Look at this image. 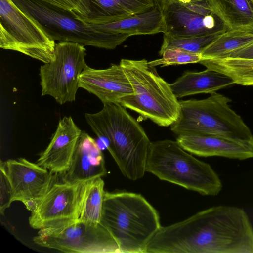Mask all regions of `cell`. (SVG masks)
<instances>
[{"mask_svg": "<svg viewBox=\"0 0 253 253\" xmlns=\"http://www.w3.org/2000/svg\"><path fill=\"white\" fill-rule=\"evenodd\" d=\"M221 34L188 38L175 37L164 34L163 43L159 53L161 55L167 49H176L201 54L203 50Z\"/></svg>", "mask_w": 253, "mask_h": 253, "instance_id": "d4e9b609", "label": "cell"}, {"mask_svg": "<svg viewBox=\"0 0 253 253\" xmlns=\"http://www.w3.org/2000/svg\"><path fill=\"white\" fill-rule=\"evenodd\" d=\"M177 141L166 139L151 143L146 172L203 195L215 196L222 182L208 163L187 152Z\"/></svg>", "mask_w": 253, "mask_h": 253, "instance_id": "5b68a950", "label": "cell"}, {"mask_svg": "<svg viewBox=\"0 0 253 253\" xmlns=\"http://www.w3.org/2000/svg\"><path fill=\"white\" fill-rule=\"evenodd\" d=\"M233 84L230 78L206 68L201 72H185L170 85L178 98L197 94H211Z\"/></svg>", "mask_w": 253, "mask_h": 253, "instance_id": "d6986e66", "label": "cell"}, {"mask_svg": "<svg viewBox=\"0 0 253 253\" xmlns=\"http://www.w3.org/2000/svg\"><path fill=\"white\" fill-rule=\"evenodd\" d=\"M148 248L152 253H253V227L243 209L213 206L161 226Z\"/></svg>", "mask_w": 253, "mask_h": 253, "instance_id": "6da1fadb", "label": "cell"}, {"mask_svg": "<svg viewBox=\"0 0 253 253\" xmlns=\"http://www.w3.org/2000/svg\"><path fill=\"white\" fill-rule=\"evenodd\" d=\"M56 43L33 18L11 0H0V47L16 51L46 63Z\"/></svg>", "mask_w": 253, "mask_h": 253, "instance_id": "9c48e42d", "label": "cell"}, {"mask_svg": "<svg viewBox=\"0 0 253 253\" xmlns=\"http://www.w3.org/2000/svg\"><path fill=\"white\" fill-rule=\"evenodd\" d=\"M0 212L3 215L5 210L13 202L11 186L4 167L0 163Z\"/></svg>", "mask_w": 253, "mask_h": 253, "instance_id": "83f0119b", "label": "cell"}, {"mask_svg": "<svg viewBox=\"0 0 253 253\" xmlns=\"http://www.w3.org/2000/svg\"><path fill=\"white\" fill-rule=\"evenodd\" d=\"M33 240L41 247L64 253H120L117 242L101 223L78 221L51 232L37 234Z\"/></svg>", "mask_w": 253, "mask_h": 253, "instance_id": "8fae6325", "label": "cell"}, {"mask_svg": "<svg viewBox=\"0 0 253 253\" xmlns=\"http://www.w3.org/2000/svg\"><path fill=\"white\" fill-rule=\"evenodd\" d=\"M86 55L84 46L77 43H56L51 59L40 68L42 96H51L60 105L74 101Z\"/></svg>", "mask_w": 253, "mask_h": 253, "instance_id": "30bf717a", "label": "cell"}, {"mask_svg": "<svg viewBox=\"0 0 253 253\" xmlns=\"http://www.w3.org/2000/svg\"><path fill=\"white\" fill-rule=\"evenodd\" d=\"M103 154L95 140L82 131L69 169L62 173L69 182H86L106 175Z\"/></svg>", "mask_w": 253, "mask_h": 253, "instance_id": "ac0fdd59", "label": "cell"}, {"mask_svg": "<svg viewBox=\"0 0 253 253\" xmlns=\"http://www.w3.org/2000/svg\"><path fill=\"white\" fill-rule=\"evenodd\" d=\"M104 182L101 177L87 181L86 191L79 221L92 224L100 223Z\"/></svg>", "mask_w": 253, "mask_h": 253, "instance_id": "cb8c5ba5", "label": "cell"}, {"mask_svg": "<svg viewBox=\"0 0 253 253\" xmlns=\"http://www.w3.org/2000/svg\"><path fill=\"white\" fill-rule=\"evenodd\" d=\"M82 131L71 116L60 119L55 132L37 163L53 174H62L69 169Z\"/></svg>", "mask_w": 253, "mask_h": 253, "instance_id": "2e32d148", "label": "cell"}, {"mask_svg": "<svg viewBox=\"0 0 253 253\" xmlns=\"http://www.w3.org/2000/svg\"><path fill=\"white\" fill-rule=\"evenodd\" d=\"M162 13L164 34L173 37L203 36L229 30L212 10L208 0H173Z\"/></svg>", "mask_w": 253, "mask_h": 253, "instance_id": "7c38bea8", "label": "cell"}, {"mask_svg": "<svg viewBox=\"0 0 253 253\" xmlns=\"http://www.w3.org/2000/svg\"><path fill=\"white\" fill-rule=\"evenodd\" d=\"M61 8L84 16L91 12L89 0H42Z\"/></svg>", "mask_w": 253, "mask_h": 253, "instance_id": "4316f807", "label": "cell"}, {"mask_svg": "<svg viewBox=\"0 0 253 253\" xmlns=\"http://www.w3.org/2000/svg\"><path fill=\"white\" fill-rule=\"evenodd\" d=\"M79 87L95 95L103 104L120 103L133 93L131 84L121 65L113 64L104 69L87 65L79 77Z\"/></svg>", "mask_w": 253, "mask_h": 253, "instance_id": "9a60e30c", "label": "cell"}, {"mask_svg": "<svg viewBox=\"0 0 253 253\" xmlns=\"http://www.w3.org/2000/svg\"><path fill=\"white\" fill-rule=\"evenodd\" d=\"M253 42V30H229L217 37L201 53L202 59H217Z\"/></svg>", "mask_w": 253, "mask_h": 253, "instance_id": "7402d4cb", "label": "cell"}, {"mask_svg": "<svg viewBox=\"0 0 253 253\" xmlns=\"http://www.w3.org/2000/svg\"><path fill=\"white\" fill-rule=\"evenodd\" d=\"M200 64L230 78L235 84L253 86V59L217 58L202 59Z\"/></svg>", "mask_w": 253, "mask_h": 253, "instance_id": "44dd1931", "label": "cell"}, {"mask_svg": "<svg viewBox=\"0 0 253 253\" xmlns=\"http://www.w3.org/2000/svg\"><path fill=\"white\" fill-rule=\"evenodd\" d=\"M160 55V59L149 61L153 66H168L188 63H199L202 60L201 54L183 51L176 49H167L164 50Z\"/></svg>", "mask_w": 253, "mask_h": 253, "instance_id": "484cf974", "label": "cell"}, {"mask_svg": "<svg viewBox=\"0 0 253 253\" xmlns=\"http://www.w3.org/2000/svg\"><path fill=\"white\" fill-rule=\"evenodd\" d=\"M0 163L11 186L13 202L20 201L33 211L49 188L53 174L24 158Z\"/></svg>", "mask_w": 253, "mask_h": 253, "instance_id": "4fadbf2b", "label": "cell"}, {"mask_svg": "<svg viewBox=\"0 0 253 253\" xmlns=\"http://www.w3.org/2000/svg\"><path fill=\"white\" fill-rule=\"evenodd\" d=\"M86 182L71 183L62 174H53L47 191L29 218L30 226L45 234L79 221L86 188Z\"/></svg>", "mask_w": 253, "mask_h": 253, "instance_id": "ba28073f", "label": "cell"}, {"mask_svg": "<svg viewBox=\"0 0 253 253\" xmlns=\"http://www.w3.org/2000/svg\"><path fill=\"white\" fill-rule=\"evenodd\" d=\"M89 0L91 7L89 15L117 17H126L143 12L155 5L154 0Z\"/></svg>", "mask_w": 253, "mask_h": 253, "instance_id": "603a6c76", "label": "cell"}, {"mask_svg": "<svg viewBox=\"0 0 253 253\" xmlns=\"http://www.w3.org/2000/svg\"><path fill=\"white\" fill-rule=\"evenodd\" d=\"M86 123L106 147L122 174L135 181L146 172L152 142L143 128L119 103L103 104L95 113H85Z\"/></svg>", "mask_w": 253, "mask_h": 253, "instance_id": "7a4b0ae2", "label": "cell"}, {"mask_svg": "<svg viewBox=\"0 0 253 253\" xmlns=\"http://www.w3.org/2000/svg\"><path fill=\"white\" fill-rule=\"evenodd\" d=\"M231 99L214 92L203 99L179 101L180 111L170 126L177 136L213 134L248 142L253 146V134L241 116L229 105Z\"/></svg>", "mask_w": 253, "mask_h": 253, "instance_id": "8992f818", "label": "cell"}, {"mask_svg": "<svg viewBox=\"0 0 253 253\" xmlns=\"http://www.w3.org/2000/svg\"><path fill=\"white\" fill-rule=\"evenodd\" d=\"M229 30H253V0H208Z\"/></svg>", "mask_w": 253, "mask_h": 253, "instance_id": "ffe728a7", "label": "cell"}, {"mask_svg": "<svg viewBox=\"0 0 253 253\" xmlns=\"http://www.w3.org/2000/svg\"><path fill=\"white\" fill-rule=\"evenodd\" d=\"M119 64L133 89V93L123 98L120 104L159 126L173 124L179 117L180 105L170 84L145 59H122Z\"/></svg>", "mask_w": 253, "mask_h": 253, "instance_id": "277c9868", "label": "cell"}, {"mask_svg": "<svg viewBox=\"0 0 253 253\" xmlns=\"http://www.w3.org/2000/svg\"><path fill=\"white\" fill-rule=\"evenodd\" d=\"M227 58L253 59V42L242 48L235 50L227 54L221 58Z\"/></svg>", "mask_w": 253, "mask_h": 253, "instance_id": "f1b7e54d", "label": "cell"}, {"mask_svg": "<svg viewBox=\"0 0 253 253\" xmlns=\"http://www.w3.org/2000/svg\"><path fill=\"white\" fill-rule=\"evenodd\" d=\"M11 0L20 10L34 19L54 41L114 49L129 37L126 35L96 30L78 18L76 13L42 0Z\"/></svg>", "mask_w": 253, "mask_h": 253, "instance_id": "52a82bcc", "label": "cell"}, {"mask_svg": "<svg viewBox=\"0 0 253 253\" xmlns=\"http://www.w3.org/2000/svg\"><path fill=\"white\" fill-rule=\"evenodd\" d=\"M101 224L117 242L120 253H146L161 227L157 210L140 194L105 191Z\"/></svg>", "mask_w": 253, "mask_h": 253, "instance_id": "3957f363", "label": "cell"}, {"mask_svg": "<svg viewBox=\"0 0 253 253\" xmlns=\"http://www.w3.org/2000/svg\"><path fill=\"white\" fill-rule=\"evenodd\" d=\"M176 141L185 150L200 157L218 156L240 160L253 158L252 144L220 135H180Z\"/></svg>", "mask_w": 253, "mask_h": 253, "instance_id": "e0dca14e", "label": "cell"}, {"mask_svg": "<svg viewBox=\"0 0 253 253\" xmlns=\"http://www.w3.org/2000/svg\"><path fill=\"white\" fill-rule=\"evenodd\" d=\"M78 18L96 30L128 35H151L165 32L162 11L155 5L143 12L126 17L76 14Z\"/></svg>", "mask_w": 253, "mask_h": 253, "instance_id": "5bb4252c", "label": "cell"}]
</instances>
